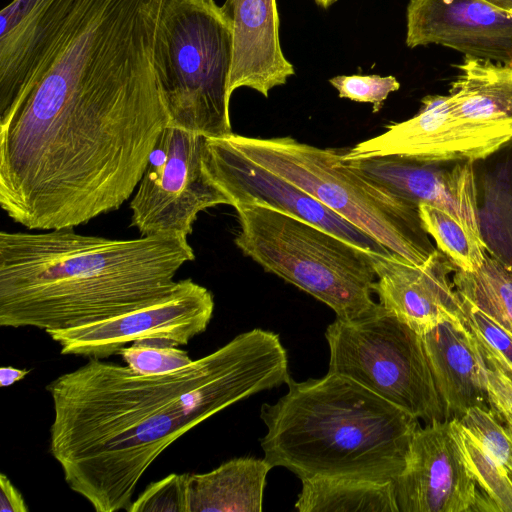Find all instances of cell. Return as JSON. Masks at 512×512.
Masks as SVG:
<instances>
[{"label": "cell", "mask_w": 512, "mask_h": 512, "mask_svg": "<svg viewBox=\"0 0 512 512\" xmlns=\"http://www.w3.org/2000/svg\"><path fill=\"white\" fill-rule=\"evenodd\" d=\"M328 373L350 378L423 420H447L422 337L383 308L354 322L336 318L325 330Z\"/></svg>", "instance_id": "ba28073f"}, {"label": "cell", "mask_w": 512, "mask_h": 512, "mask_svg": "<svg viewBox=\"0 0 512 512\" xmlns=\"http://www.w3.org/2000/svg\"><path fill=\"white\" fill-rule=\"evenodd\" d=\"M412 118L386 126L373 138L344 149L343 162L397 156L422 163L474 162L486 159L512 140L511 122L465 118L449 95H427Z\"/></svg>", "instance_id": "30bf717a"}, {"label": "cell", "mask_w": 512, "mask_h": 512, "mask_svg": "<svg viewBox=\"0 0 512 512\" xmlns=\"http://www.w3.org/2000/svg\"><path fill=\"white\" fill-rule=\"evenodd\" d=\"M214 297L190 278L177 281L163 298L127 313L66 329L46 331L62 355L104 359L135 341L187 345L206 331Z\"/></svg>", "instance_id": "8fae6325"}, {"label": "cell", "mask_w": 512, "mask_h": 512, "mask_svg": "<svg viewBox=\"0 0 512 512\" xmlns=\"http://www.w3.org/2000/svg\"><path fill=\"white\" fill-rule=\"evenodd\" d=\"M498 164L485 180L478 222L488 253L512 272V154Z\"/></svg>", "instance_id": "603a6c76"}, {"label": "cell", "mask_w": 512, "mask_h": 512, "mask_svg": "<svg viewBox=\"0 0 512 512\" xmlns=\"http://www.w3.org/2000/svg\"><path fill=\"white\" fill-rule=\"evenodd\" d=\"M449 97L459 115L485 122L512 123V66L464 56Z\"/></svg>", "instance_id": "ffe728a7"}, {"label": "cell", "mask_w": 512, "mask_h": 512, "mask_svg": "<svg viewBox=\"0 0 512 512\" xmlns=\"http://www.w3.org/2000/svg\"><path fill=\"white\" fill-rule=\"evenodd\" d=\"M344 163L416 207L435 206L481 234L473 162L444 168L439 163L384 156Z\"/></svg>", "instance_id": "2e32d148"}, {"label": "cell", "mask_w": 512, "mask_h": 512, "mask_svg": "<svg viewBox=\"0 0 512 512\" xmlns=\"http://www.w3.org/2000/svg\"><path fill=\"white\" fill-rule=\"evenodd\" d=\"M490 4L512 17V0H486Z\"/></svg>", "instance_id": "836d02e7"}, {"label": "cell", "mask_w": 512, "mask_h": 512, "mask_svg": "<svg viewBox=\"0 0 512 512\" xmlns=\"http://www.w3.org/2000/svg\"><path fill=\"white\" fill-rule=\"evenodd\" d=\"M232 40L231 22L214 0H165L158 59L170 125L205 137L232 133Z\"/></svg>", "instance_id": "52a82bcc"}, {"label": "cell", "mask_w": 512, "mask_h": 512, "mask_svg": "<svg viewBox=\"0 0 512 512\" xmlns=\"http://www.w3.org/2000/svg\"><path fill=\"white\" fill-rule=\"evenodd\" d=\"M28 506L21 492L4 473L0 474V511L27 512Z\"/></svg>", "instance_id": "1f68e13d"}, {"label": "cell", "mask_w": 512, "mask_h": 512, "mask_svg": "<svg viewBox=\"0 0 512 512\" xmlns=\"http://www.w3.org/2000/svg\"><path fill=\"white\" fill-rule=\"evenodd\" d=\"M398 512L489 511L452 431L450 420L419 427L406 465L392 482Z\"/></svg>", "instance_id": "7c38bea8"}, {"label": "cell", "mask_w": 512, "mask_h": 512, "mask_svg": "<svg viewBox=\"0 0 512 512\" xmlns=\"http://www.w3.org/2000/svg\"><path fill=\"white\" fill-rule=\"evenodd\" d=\"M242 253L265 271L331 308L337 319L354 322L378 313L372 294V253L291 214L256 203L234 204Z\"/></svg>", "instance_id": "8992f818"}, {"label": "cell", "mask_w": 512, "mask_h": 512, "mask_svg": "<svg viewBox=\"0 0 512 512\" xmlns=\"http://www.w3.org/2000/svg\"><path fill=\"white\" fill-rule=\"evenodd\" d=\"M205 136L168 125L161 133L130 202L141 236L187 238L200 212L230 205L202 168Z\"/></svg>", "instance_id": "9c48e42d"}, {"label": "cell", "mask_w": 512, "mask_h": 512, "mask_svg": "<svg viewBox=\"0 0 512 512\" xmlns=\"http://www.w3.org/2000/svg\"><path fill=\"white\" fill-rule=\"evenodd\" d=\"M405 42L512 66V17L486 0H410Z\"/></svg>", "instance_id": "9a60e30c"}, {"label": "cell", "mask_w": 512, "mask_h": 512, "mask_svg": "<svg viewBox=\"0 0 512 512\" xmlns=\"http://www.w3.org/2000/svg\"><path fill=\"white\" fill-rule=\"evenodd\" d=\"M30 369H19L12 366H2L0 368V386L2 388L12 386L13 384L23 380L29 373Z\"/></svg>", "instance_id": "d6a6232c"}, {"label": "cell", "mask_w": 512, "mask_h": 512, "mask_svg": "<svg viewBox=\"0 0 512 512\" xmlns=\"http://www.w3.org/2000/svg\"><path fill=\"white\" fill-rule=\"evenodd\" d=\"M194 259L181 236L1 231L0 326L46 332L127 313L168 295Z\"/></svg>", "instance_id": "3957f363"}, {"label": "cell", "mask_w": 512, "mask_h": 512, "mask_svg": "<svg viewBox=\"0 0 512 512\" xmlns=\"http://www.w3.org/2000/svg\"><path fill=\"white\" fill-rule=\"evenodd\" d=\"M480 360L490 410L512 433V380Z\"/></svg>", "instance_id": "4dcf8cb0"}, {"label": "cell", "mask_w": 512, "mask_h": 512, "mask_svg": "<svg viewBox=\"0 0 512 512\" xmlns=\"http://www.w3.org/2000/svg\"><path fill=\"white\" fill-rule=\"evenodd\" d=\"M165 0H76L0 115V205L31 230L85 224L135 192L170 115Z\"/></svg>", "instance_id": "6da1fadb"}, {"label": "cell", "mask_w": 512, "mask_h": 512, "mask_svg": "<svg viewBox=\"0 0 512 512\" xmlns=\"http://www.w3.org/2000/svg\"><path fill=\"white\" fill-rule=\"evenodd\" d=\"M301 483L299 512H398L392 482L321 476Z\"/></svg>", "instance_id": "44dd1931"}, {"label": "cell", "mask_w": 512, "mask_h": 512, "mask_svg": "<svg viewBox=\"0 0 512 512\" xmlns=\"http://www.w3.org/2000/svg\"><path fill=\"white\" fill-rule=\"evenodd\" d=\"M232 25L228 93L251 88L265 98L295 74L281 49L276 0H226L221 6Z\"/></svg>", "instance_id": "e0dca14e"}, {"label": "cell", "mask_w": 512, "mask_h": 512, "mask_svg": "<svg viewBox=\"0 0 512 512\" xmlns=\"http://www.w3.org/2000/svg\"><path fill=\"white\" fill-rule=\"evenodd\" d=\"M231 149L322 203L389 251L415 265L436 249L418 207L340 160L344 149L320 148L292 137H220Z\"/></svg>", "instance_id": "5b68a950"}, {"label": "cell", "mask_w": 512, "mask_h": 512, "mask_svg": "<svg viewBox=\"0 0 512 512\" xmlns=\"http://www.w3.org/2000/svg\"><path fill=\"white\" fill-rule=\"evenodd\" d=\"M461 302L465 325L484 363L512 380V333L467 301Z\"/></svg>", "instance_id": "484cf974"}, {"label": "cell", "mask_w": 512, "mask_h": 512, "mask_svg": "<svg viewBox=\"0 0 512 512\" xmlns=\"http://www.w3.org/2000/svg\"><path fill=\"white\" fill-rule=\"evenodd\" d=\"M119 355L131 370L142 375L170 373L189 365L187 351L176 346L135 341L123 347Z\"/></svg>", "instance_id": "83f0119b"}, {"label": "cell", "mask_w": 512, "mask_h": 512, "mask_svg": "<svg viewBox=\"0 0 512 512\" xmlns=\"http://www.w3.org/2000/svg\"><path fill=\"white\" fill-rule=\"evenodd\" d=\"M379 304L422 335L445 321L464 320L452 276L457 267L439 249L415 265L393 252L372 253Z\"/></svg>", "instance_id": "5bb4252c"}, {"label": "cell", "mask_w": 512, "mask_h": 512, "mask_svg": "<svg viewBox=\"0 0 512 512\" xmlns=\"http://www.w3.org/2000/svg\"><path fill=\"white\" fill-rule=\"evenodd\" d=\"M510 476H511V479H512V474Z\"/></svg>", "instance_id": "d590c367"}, {"label": "cell", "mask_w": 512, "mask_h": 512, "mask_svg": "<svg viewBox=\"0 0 512 512\" xmlns=\"http://www.w3.org/2000/svg\"><path fill=\"white\" fill-rule=\"evenodd\" d=\"M188 476L189 473H172L150 483L126 511L190 512Z\"/></svg>", "instance_id": "f1b7e54d"}, {"label": "cell", "mask_w": 512, "mask_h": 512, "mask_svg": "<svg viewBox=\"0 0 512 512\" xmlns=\"http://www.w3.org/2000/svg\"><path fill=\"white\" fill-rule=\"evenodd\" d=\"M273 466L263 459L238 457L205 473H189L190 512H260Z\"/></svg>", "instance_id": "d6986e66"}, {"label": "cell", "mask_w": 512, "mask_h": 512, "mask_svg": "<svg viewBox=\"0 0 512 512\" xmlns=\"http://www.w3.org/2000/svg\"><path fill=\"white\" fill-rule=\"evenodd\" d=\"M454 288L462 300L512 333V272L487 252L473 272L456 270Z\"/></svg>", "instance_id": "7402d4cb"}, {"label": "cell", "mask_w": 512, "mask_h": 512, "mask_svg": "<svg viewBox=\"0 0 512 512\" xmlns=\"http://www.w3.org/2000/svg\"><path fill=\"white\" fill-rule=\"evenodd\" d=\"M289 378L279 335L261 328L160 375L89 358L46 385L50 453L68 487L96 512L127 510L142 476L172 443Z\"/></svg>", "instance_id": "7a4b0ae2"}, {"label": "cell", "mask_w": 512, "mask_h": 512, "mask_svg": "<svg viewBox=\"0 0 512 512\" xmlns=\"http://www.w3.org/2000/svg\"><path fill=\"white\" fill-rule=\"evenodd\" d=\"M329 82L340 98L372 104L373 113L379 112L389 94L400 88L398 80L391 75H340Z\"/></svg>", "instance_id": "f546056e"}, {"label": "cell", "mask_w": 512, "mask_h": 512, "mask_svg": "<svg viewBox=\"0 0 512 512\" xmlns=\"http://www.w3.org/2000/svg\"><path fill=\"white\" fill-rule=\"evenodd\" d=\"M421 337L446 419L474 406L490 409L480 356L464 320L445 321Z\"/></svg>", "instance_id": "ac0fdd59"}, {"label": "cell", "mask_w": 512, "mask_h": 512, "mask_svg": "<svg viewBox=\"0 0 512 512\" xmlns=\"http://www.w3.org/2000/svg\"><path fill=\"white\" fill-rule=\"evenodd\" d=\"M465 463L496 512H512V479L506 469L458 422L450 419Z\"/></svg>", "instance_id": "d4e9b609"}, {"label": "cell", "mask_w": 512, "mask_h": 512, "mask_svg": "<svg viewBox=\"0 0 512 512\" xmlns=\"http://www.w3.org/2000/svg\"><path fill=\"white\" fill-rule=\"evenodd\" d=\"M457 420L511 475L512 433L494 413L474 406Z\"/></svg>", "instance_id": "4316f807"}, {"label": "cell", "mask_w": 512, "mask_h": 512, "mask_svg": "<svg viewBox=\"0 0 512 512\" xmlns=\"http://www.w3.org/2000/svg\"><path fill=\"white\" fill-rule=\"evenodd\" d=\"M202 168L228 198L230 206L238 203L269 206L310 222L365 251L391 253L306 192L231 149L220 137H205Z\"/></svg>", "instance_id": "4fadbf2b"}, {"label": "cell", "mask_w": 512, "mask_h": 512, "mask_svg": "<svg viewBox=\"0 0 512 512\" xmlns=\"http://www.w3.org/2000/svg\"><path fill=\"white\" fill-rule=\"evenodd\" d=\"M418 214L425 232L458 270L473 272L483 264L487 246L476 233L445 211L428 204L418 205Z\"/></svg>", "instance_id": "cb8c5ba5"}, {"label": "cell", "mask_w": 512, "mask_h": 512, "mask_svg": "<svg viewBox=\"0 0 512 512\" xmlns=\"http://www.w3.org/2000/svg\"><path fill=\"white\" fill-rule=\"evenodd\" d=\"M263 403L264 458L301 481L352 477L393 482L403 471L419 419L350 378L328 373L296 381Z\"/></svg>", "instance_id": "277c9868"}, {"label": "cell", "mask_w": 512, "mask_h": 512, "mask_svg": "<svg viewBox=\"0 0 512 512\" xmlns=\"http://www.w3.org/2000/svg\"><path fill=\"white\" fill-rule=\"evenodd\" d=\"M338 0H315V2L321 6L322 8H328L330 7L331 5H333L335 2H337Z\"/></svg>", "instance_id": "e575fe53"}]
</instances>
